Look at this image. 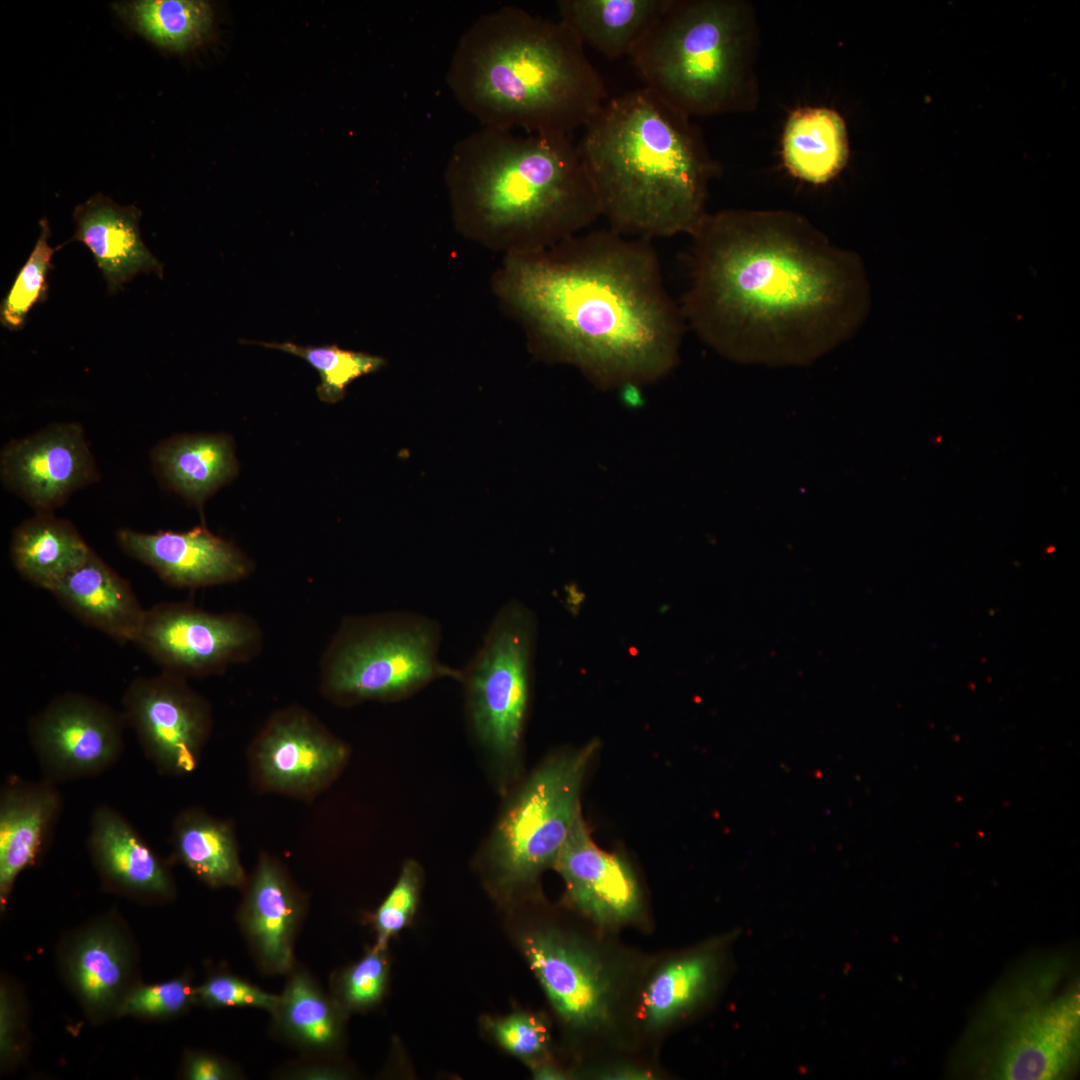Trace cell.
Segmentation results:
<instances>
[{
    "mask_svg": "<svg viewBox=\"0 0 1080 1080\" xmlns=\"http://www.w3.org/2000/svg\"><path fill=\"white\" fill-rule=\"evenodd\" d=\"M680 310L739 362L806 364L852 337L869 310L859 256L789 210L707 213L690 236Z\"/></svg>",
    "mask_w": 1080,
    "mask_h": 1080,
    "instance_id": "6da1fadb",
    "label": "cell"
},
{
    "mask_svg": "<svg viewBox=\"0 0 1080 1080\" xmlns=\"http://www.w3.org/2000/svg\"><path fill=\"white\" fill-rule=\"evenodd\" d=\"M504 292L555 359L602 389L655 382L678 363L686 324L650 240L606 228L515 253Z\"/></svg>",
    "mask_w": 1080,
    "mask_h": 1080,
    "instance_id": "7a4b0ae2",
    "label": "cell"
},
{
    "mask_svg": "<svg viewBox=\"0 0 1080 1080\" xmlns=\"http://www.w3.org/2000/svg\"><path fill=\"white\" fill-rule=\"evenodd\" d=\"M577 144L608 228L652 241L692 236L720 165L691 118L646 87L608 100Z\"/></svg>",
    "mask_w": 1080,
    "mask_h": 1080,
    "instance_id": "3957f363",
    "label": "cell"
},
{
    "mask_svg": "<svg viewBox=\"0 0 1080 1080\" xmlns=\"http://www.w3.org/2000/svg\"><path fill=\"white\" fill-rule=\"evenodd\" d=\"M446 85L481 126L527 134L569 136L609 98L568 26L512 5L482 14L465 30Z\"/></svg>",
    "mask_w": 1080,
    "mask_h": 1080,
    "instance_id": "277c9868",
    "label": "cell"
},
{
    "mask_svg": "<svg viewBox=\"0 0 1080 1080\" xmlns=\"http://www.w3.org/2000/svg\"><path fill=\"white\" fill-rule=\"evenodd\" d=\"M446 175L460 219L522 244L518 253L581 233L601 216L568 135L481 126L454 145Z\"/></svg>",
    "mask_w": 1080,
    "mask_h": 1080,
    "instance_id": "5b68a950",
    "label": "cell"
},
{
    "mask_svg": "<svg viewBox=\"0 0 1080 1080\" xmlns=\"http://www.w3.org/2000/svg\"><path fill=\"white\" fill-rule=\"evenodd\" d=\"M759 29L744 0H669L630 56L650 89L688 117L748 112L759 89Z\"/></svg>",
    "mask_w": 1080,
    "mask_h": 1080,
    "instance_id": "8992f818",
    "label": "cell"
},
{
    "mask_svg": "<svg viewBox=\"0 0 1080 1080\" xmlns=\"http://www.w3.org/2000/svg\"><path fill=\"white\" fill-rule=\"evenodd\" d=\"M1060 957L1026 962L986 999L962 1044L961 1067L989 1079H1062L1079 1055V988Z\"/></svg>",
    "mask_w": 1080,
    "mask_h": 1080,
    "instance_id": "52a82bcc",
    "label": "cell"
},
{
    "mask_svg": "<svg viewBox=\"0 0 1080 1080\" xmlns=\"http://www.w3.org/2000/svg\"><path fill=\"white\" fill-rule=\"evenodd\" d=\"M440 623L412 611L344 617L324 649L325 694L339 702L399 700L439 679L459 682L461 669L440 660Z\"/></svg>",
    "mask_w": 1080,
    "mask_h": 1080,
    "instance_id": "ba28073f",
    "label": "cell"
},
{
    "mask_svg": "<svg viewBox=\"0 0 1080 1080\" xmlns=\"http://www.w3.org/2000/svg\"><path fill=\"white\" fill-rule=\"evenodd\" d=\"M598 749L591 741L550 755L511 795L487 842L495 887L511 894L553 863L581 814L584 775Z\"/></svg>",
    "mask_w": 1080,
    "mask_h": 1080,
    "instance_id": "9c48e42d",
    "label": "cell"
},
{
    "mask_svg": "<svg viewBox=\"0 0 1080 1080\" xmlns=\"http://www.w3.org/2000/svg\"><path fill=\"white\" fill-rule=\"evenodd\" d=\"M535 620L516 600L493 616L475 654L461 669L469 729L505 789L516 773L527 719Z\"/></svg>",
    "mask_w": 1080,
    "mask_h": 1080,
    "instance_id": "30bf717a",
    "label": "cell"
},
{
    "mask_svg": "<svg viewBox=\"0 0 1080 1080\" xmlns=\"http://www.w3.org/2000/svg\"><path fill=\"white\" fill-rule=\"evenodd\" d=\"M263 641L258 622L243 612L211 613L165 602L146 610L134 643L163 671L187 678L247 663L261 652Z\"/></svg>",
    "mask_w": 1080,
    "mask_h": 1080,
    "instance_id": "8fae6325",
    "label": "cell"
},
{
    "mask_svg": "<svg viewBox=\"0 0 1080 1080\" xmlns=\"http://www.w3.org/2000/svg\"><path fill=\"white\" fill-rule=\"evenodd\" d=\"M125 725L123 713L91 696H57L27 725L42 778L58 785L104 773L123 753Z\"/></svg>",
    "mask_w": 1080,
    "mask_h": 1080,
    "instance_id": "7c38bea8",
    "label": "cell"
},
{
    "mask_svg": "<svg viewBox=\"0 0 1080 1080\" xmlns=\"http://www.w3.org/2000/svg\"><path fill=\"white\" fill-rule=\"evenodd\" d=\"M123 716L156 771L185 775L195 770L211 726L206 700L186 678L163 671L135 678L122 698Z\"/></svg>",
    "mask_w": 1080,
    "mask_h": 1080,
    "instance_id": "4fadbf2b",
    "label": "cell"
},
{
    "mask_svg": "<svg viewBox=\"0 0 1080 1080\" xmlns=\"http://www.w3.org/2000/svg\"><path fill=\"white\" fill-rule=\"evenodd\" d=\"M100 480L85 432L77 422H54L0 451L3 487L34 512H54L76 491Z\"/></svg>",
    "mask_w": 1080,
    "mask_h": 1080,
    "instance_id": "5bb4252c",
    "label": "cell"
},
{
    "mask_svg": "<svg viewBox=\"0 0 1080 1080\" xmlns=\"http://www.w3.org/2000/svg\"><path fill=\"white\" fill-rule=\"evenodd\" d=\"M116 541L130 557L149 566L165 583L177 588L229 584L247 578L253 562L235 544L206 526L188 531L144 533L128 528Z\"/></svg>",
    "mask_w": 1080,
    "mask_h": 1080,
    "instance_id": "9a60e30c",
    "label": "cell"
},
{
    "mask_svg": "<svg viewBox=\"0 0 1080 1080\" xmlns=\"http://www.w3.org/2000/svg\"><path fill=\"white\" fill-rule=\"evenodd\" d=\"M522 948L554 1009L577 1029L599 1028L610 1018L611 981L589 950L551 931H535Z\"/></svg>",
    "mask_w": 1080,
    "mask_h": 1080,
    "instance_id": "2e32d148",
    "label": "cell"
},
{
    "mask_svg": "<svg viewBox=\"0 0 1080 1080\" xmlns=\"http://www.w3.org/2000/svg\"><path fill=\"white\" fill-rule=\"evenodd\" d=\"M552 868L565 882L566 900L595 923L613 926L638 914L641 892L630 865L595 844L582 814Z\"/></svg>",
    "mask_w": 1080,
    "mask_h": 1080,
    "instance_id": "e0dca14e",
    "label": "cell"
},
{
    "mask_svg": "<svg viewBox=\"0 0 1080 1080\" xmlns=\"http://www.w3.org/2000/svg\"><path fill=\"white\" fill-rule=\"evenodd\" d=\"M63 807L57 785L11 776L0 789V902L49 846Z\"/></svg>",
    "mask_w": 1080,
    "mask_h": 1080,
    "instance_id": "ac0fdd59",
    "label": "cell"
},
{
    "mask_svg": "<svg viewBox=\"0 0 1080 1080\" xmlns=\"http://www.w3.org/2000/svg\"><path fill=\"white\" fill-rule=\"evenodd\" d=\"M346 748L308 714H277L262 733L257 760L266 782L283 790L308 789L329 778L343 763Z\"/></svg>",
    "mask_w": 1080,
    "mask_h": 1080,
    "instance_id": "d6986e66",
    "label": "cell"
},
{
    "mask_svg": "<svg viewBox=\"0 0 1080 1080\" xmlns=\"http://www.w3.org/2000/svg\"><path fill=\"white\" fill-rule=\"evenodd\" d=\"M87 847L105 886L124 895L166 900L174 893L171 875L141 834L118 810L96 807Z\"/></svg>",
    "mask_w": 1080,
    "mask_h": 1080,
    "instance_id": "ffe728a7",
    "label": "cell"
},
{
    "mask_svg": "<svg viewBox=\"0 0 1080 1080\" xmlns=\"http://www.w3.org/2000/svg\"><path fill=\"white\" fill-rule=\"evenodd\" d=\"M140 218L137 206L120 205L102 193L74 209L76 227L68 242H82L91 251L109 294L123 290L139 273L163 277L162 263L143 242Z\"/></svg>",
    "mask_w": 1080,
    "mask_h": 1080,
    "instance_id": "44dd1931",
    "label": "cell"
},
{
    "mask_svg": "<svg viewBox=\"0 0 1080 1080\" xmlns=\"http://www.w3.org/2000/svg\"><path fill=\"white\" fill-rule=\"evenodd\" d=\"M108 922L79 932L64 956L68 984L92 1018L116 1013L130 989L132 950L123 932Z\"/></svg>",
    "mask_w": 1080,
    "mask_h": 1080,
    "instance_id": "7402d4cb",
    "label": "cell"
},
{
    "mask_svg": "<svg viewBox=\"0 0 1080 1080\" xmlns=\"http://www.w3.org/2000/svg\"><path fill=\"white\" fill-rule=\"evenodd\" d=\"M50 592L85 625L116 641L135 642L146 610L142 608L129 582L93 550Z\"/></svg>",
    "mask_w": 1080,
    "mask_h": 1080,
    "instance_id": "603a6c76",
    "label": "cell"
},
{
    "mask_svg": "<svg viewBox=\"0 0 1080 1080\" xmlns=\"http://www.w3.org/2000/svg\"><path fill=\"white\" fill-rule=\"evenodd\" d=\"M150 461L162 486L201 514L207 499L231 481L238 470L232 439L222 433L171 436L152 448Z\"/></svg>",
    "mask_w": 1080,
    "mask_h": 1080,
    "instance_id": "cb8c5ba5",
    "label": "cell"
},
{
    "mask_svg": "<svg viewBox=\"0 0 1080 1080\" xmlns=\"http://www.w3.org/2000/svg\"><path fill=\"white\" fill-rule=\"evenodd\" d=\"M669 0H560V21L607 58L631 56Z\"/></svg>",
    "mask_w": 1080,
    "mask_h": 1080,
    "instance_id": "d4e9b609",
    "label": "cell"
},
{
    "mask_svg": "<svg viewBox=\"0 0 1080 1080\" xmlns=\"http://www.w3.org/2000/svg\"><path fill=\"white\" fill-rule=\"evenodd\" d=\"M843 117L827 107H804L788 118L782 136V160L795 178L814 185L834 179L849 159Z\"/></svg>",
    "mask_w": 1080,
    "mask_h": 1080,
    "instance_id": "484cf974",
    "label": "cell"
},
{
    "mask_svg": "<svg viewBox=\"0 0 1080 1080\" xmlns=\"http://www.w3.org/2000/svg\"><path fill=\"white\" fill-rule=\"evenodd\" d=\"M91 551L74 524L53 512H35L22 521L10 543L11 560L19 574L49 592Z\"/></svg>",
    "mask_w": 1080,
    "mask_h": 1080,
    "instance_id": "4316f807",
    "label": "cell"
},
{
    "mask_svg": "<svg viewBox=\"0 0 1080 1080\" xmlns=\"http://www.w3.org/2000/svg\"><path fill=\"white\" fill-rule=\"evenodd\" d=\"M722 955L711 945L663 965L642 994L640 1015L649 1028H660L702 1004L715 989Z\"/></svg>",
    "mask_w": 1080,
    "mask_h": 1080,
    "instance_id": "83f0119b",
    "label": "cell"
},
{
    "mask_svg": "<svg viewBox=\"0 0 1080 1080\" xmlns=\"http://www.w3.org/2000/svg\"><path fill=\"white\" fill-rule=\"evenodd\" d=\"M296 918V902L284 877L263 861L250 889L244 922L262 961L272 970L283 972L292 964Z\"/></svg>",
    "mask_w": 1080,
    "mask_h": 1080,
    "instance_id": "f1b7e54d",
    "label": "cell"
},
{
    "mask_svg": "<svg viewBox=\"0 0 1080 1080\" xmlns=\"http://www.w3.org/2000/svg\"><path fill=\"white\" fill-rule=\"evenodd\" d=\"M178 858L211 886L238 885L243 878L235 840L228 824L202 811L180 813L172 827Z\"/></svg>",
    "mask_w": 1080,
    "mask_h": 1080,
    "instance_id": "f546056e",
    "label": "cell"
},
{
    "mask_svg": "<svg viewBox=\"0 0 1080 1080\" xmlns=\"http://www.w3.org/2000/svg\"><path fill=\"white\" fill-rule=\"evenodd\" d=\"M134 31L156 46L171 51L191 48L209 34L212 7L201 0H135L112 5Z\"/></svg>",
    "mask_w": 1080,
    "mask_h": 1080,
    "instance_id": "4dcf8cb0",
    "label": "cell"
},
{
    "mask_svg": "<svg viewBox=\"0 0 1080 1080\" xmlns=\"http://www.w3.org/2000/svg\"><path fill=\"white\" fill-rule=\"evenodd\" d=\"M276 1013L288 1034L309 1047L327 1048L338 1037V1021L331 1004L304 975L291 979Z\"/></svg>",
    "mask_w": 1080,
    "mask_h": 1080,
    "instance_id": "1f68e13d",
    "label": "cell"
},
{
    "mask_svg": "<svg viewBox=\"0 0 1080 1080\" xmlns=\"http://www.w3.org/2000/svg\"><path fill=\"white\" fill-rule=\"evenodd\" d=\"M278 349L306 360L320 375V400L335 403L343 398L346 386L356 378L378 370L384 360L378 356L340 349L335 345L312 347L291 342H250Z\"/></svg>",
    "mask_w": 1080,
    "mask_h": 1080,
    "instance_id": "d6a6232c",
    "label": "cell"
},
{
    "mask_svg": "<svg viewBox=\"0 0 1080 1080\" xmlns=\"http://www.w3.org/2000/svg\"><path fill=\"white\" fill-rule=\"evenodd\" d=\"M39 225L38 239L0 306V323L10 331L21 330L34 305L46 300L47 278L58 248L49 245L51 231L47 218H42Z\"/></svg>",
    "mask_w": 1080,
    "mask_h": 1080,
    "instance_id": "836d02e7",
    "label": "cell"
},
{
    "mask_svg": "<svg viewBox=\"0 0 1080 1080\" xmlns=\"http://www.w3.org/2000/svg\"><path fill=\"white\" fill-rule=\"evenodd\" d=\"M194 997V989L181 978L139 985L129 989L116 1014L145 1018L170 1017L184 1010Z\"/></svg>",
    "mask_w": 1080,
    "mask_h": 1080,
    "instance_id": "e575fe53",
    "label": "cell"
},
{
    "mask_svg": "<svg viewBox=\"0 0 1080 1080\" xmlns=\"http://www.w3.org/2000/svg\"><path fill=\"white\" fill-rule=\"evenodd\" d=\"M420 874L417 865L407 862L388 896L375 913L374 923L381 949L389 938L399 932L413 915L419 893Z\"/></svg>",
    "mask_w": 1080,
    "mask_h": 1080,
    "instance_id": "d590c367",
    "label": "cell"
},
{
    "mask_svg": "<svg viewBox=\"0 0 1080 1080\" xmlns=\"http://www.w3.org/2000/svg\"><path fill=\"white\" fill-rule=\"evenodd\" d=\"M194 996L215 1007H256L276 1012L281 996L269 994L230 975H216L194 989Z\"/></svg>",
    "mask_w": 1080,
    "mask_h": 1080,
    "instance_id": "8d00e7d4",
    "label": "cell"
},
{
    "mask_svg": "<svg viewBox=\"0 0 1080 1080\" xmlns=\"http://www.w3.org/2000/svg\"><path fill=\"white\" fill-rule=\"evenodd\" d=\"M386 976L383 949L375 947L344 975L341 989L344 1001L353 1008L375 1003L383 993Z\"/></svg>",
    "mask_w": 1080,
    "mask_h": 1080,
    "instance_id": "74e56055",
    "label": "cell"
},
{
    "mask_svg": "<svg viewBox=\"0 0 1080 1080\" xmlns=\"http://www.w3.org/2000/svg\"><path fill=\"white\" fill-rule=\"evenodd\" d=\"M493 1029L498 1042L506 1050L519 1056L539 1054L548 1043L547 1027L530 1014H513L497 1022Z\"/></svg>",
    "mask_w": 1080,
    "mask_h": 1080,
    "instance_id": "f35d334b",
    "label": "cell"
},
{
    "mask_svg": "<svg viewBox=\"0 0 1080 1080\" xmlns=\"http://www.w3.org/2000/svg\"><path fill=\"white\" fill-rule=\"evenodd\" d=\"M19 1008L12 993L6 986L0 992V1055L2 1067L14 1062L20 1052Z\"/></svg>",
    "mask_w": 1080,
    "mask_h": 1080,
    "instance_id": "ab89813d",
    "label": "cell"
},
{
    "mask_svg": "<svg viewBox=\"0 0 1080 1080\" xmlns=\"http://www.w3.org/2000/svg\"><path fill=\"white\" fill-rule=\"evenodd\" d=\"M185 1074L191 1080H218L228 1075L226 1068L219 1060L204 1054L189 1058Z\"/></svg>",
    "mask_w": 1080,
    "mask_h": 1080,
    "instance_id": "60d3db41",
    "label": "cell"
},
{
    "mask_svg": "<svg viewBox=\"0 0 1080 1080\" xmlns=\"http://www.w3.org/2000/svg\"><path fill=\"white\" fill-rule=\"evenodd\" d=\"M536 1075L538 1076V1078H544V1079H558V1078H561V1073L560 1072H557V1071H555V1070H553L552 1068H549V1067L540 1068L539 1071L536 1073Z\"/></svg>",
    "mask_w": 1080,
    "mask_h": 1080,
    "instance_id": "b9f144b4",
    "label": "cell"
}]
</instances>
